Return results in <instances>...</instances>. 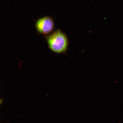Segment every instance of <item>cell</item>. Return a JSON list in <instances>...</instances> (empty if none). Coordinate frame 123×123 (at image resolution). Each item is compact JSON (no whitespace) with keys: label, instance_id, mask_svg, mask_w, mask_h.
<instances>
[{"label":"cell","instance_id":"6da1fadb","mask_svg":"<svg viewBox=\"0 0 123 123\" xmlns=\"http://www.w3.org/2000/svg\"><path fill=\"white\" fill-rule=\"evenodd\" d=\"M46 40L50 50L54 53H65L68 48V41L66 35L60 30H56L46 36Z\"/></svg>","mask_w":123,"mask_h":123},{"label":"cell","instance_id":"7a4b0ae2","mask_svg":"<svg viewBox=\"0 0 123 123\" xmlns=\"http://www.w3.org/2000/svg\"><path fill=\"white\" fill-rule=\"evenodd\" d=\"M54 26L53 18L49 16H44L39 18L35 23L37 31L41 35L50 34L54 30Z\"/></svg>","mask_w":123,"mask_h":123}]
</instances>
